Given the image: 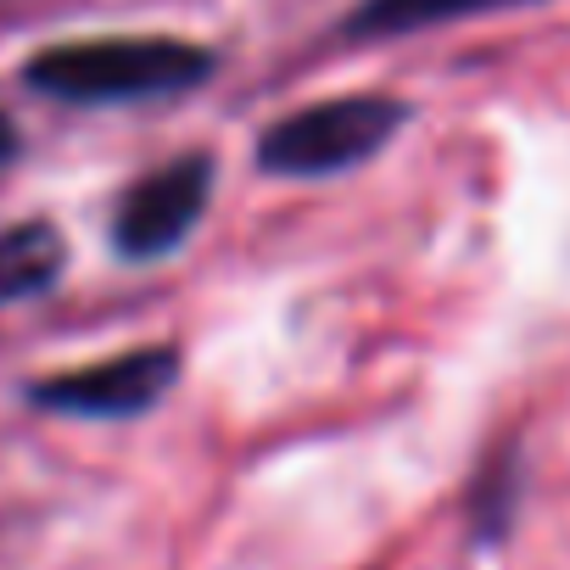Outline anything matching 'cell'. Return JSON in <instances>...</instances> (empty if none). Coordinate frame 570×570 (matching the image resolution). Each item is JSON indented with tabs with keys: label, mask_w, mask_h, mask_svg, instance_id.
<instances>
[{
	"label": "cell",
	"mask_w": 570,
	"mask_h": 570,
	"mask_svg": "<svg viewBox=\"0 0 570 570\" xmlns=\"http://www.w3.org/2000/svg\"><path fill=\"white\" fill-rule=\"evenodd\" d=\"M213 179H218V168L207 151H179V157L157 163L140 185H129L118 196L112 252L124 263H157V257L179 252L213 202Z\"/></svg>",
	"instance_id": "277c9868"
},
{
	"label": "cell",
	"mask_w": 570,
	"mask_h": 570,
	"mask_svg": "<svg viewBox=\"0 0 570 570\" xmlns=\"http://www.w3.org/2000/svg\"><path fill=\"white\" fill-rule=\"evenodd\" d=\"M520 492H525V464H520V442H498L475 481H470V537L475 548H498L509 531H514V514H520Z\"/></svg>",
	"instance_id": "52a82bcc"
},
{
	"label": "cell",
	"mask_w": 570,
	"mask_h": 570,
	"mask_svg": "<svg viewBox=\"0 0 570 570\" xmlns=\"http://www.w3.org/2000/svg\"><path fill=\"white\" fill-rule=\"evenodd\" d=\"M409 118H414V107L403 96L353 90V96L308 101L297 112L274 118L257 135L252 157L274 179H325V174H347V168H364L370 157H381L403 135Z\"/></svg>",
	"instance_id": "7a4b0ae2"
},
{
	"label": "cell",
	"mask_w": 570,
	"mask_h": 570,
	"mask_svg": "<svg viewBox=\"0 0 570 570\" xmlns=\"http://www.w3.org/2000/svg\"><path fill=\"white\" fill-rule=\"evenodd\" d=\"M18 151H23V140H18V124L0 112V174H7L12 163H18Z\"/></svg>",
	"instance_id": "ba28073f"
},
{
	"label": "cell",
	"mask_w": 570,
	"mask_h": 570,
	"mask_svg": "<svg viewBox=\"0 0 570 570\" xmlns=\"http://www.w3.org/2000/svg\"><path fill=\"white\" fill-rule=\"evenodd\" d=\"M218 57L196 40L174 35H96V40H62L23 62V85L46 101L68 107H129V101H163L185 96L202 79H213Z\"/></svg>",
	"instance_id": "6da1fadb"
},
{
	"label": "cell",
	"mask_w": 570,
	"mask_h": 570,
	"mask_svg": "<svg viewBox=\"0 0 570 570\" xmlns=\"http://www.w3.org/2000/svg\"><path fill=\"white\" fill-rule=\"evenodd\" d=\"M185 375V353L174 342L112 353L90 370H57L23 386L29 409L68 414V420H140L151 414Z\"/></svg>",
	"instance_id": "3957f363"
},
{
	"label": "cell",
	"mask_w": 570,
	"mask_h": 570,
	"mask_svg": "<svg viewBox=\"0 0 570 570\" xmlns=\"http://www.w3.org/2000/svg\"><path fill=\"white\" fill-rule=\"evenodd\" d=\"M520 7H537V0H358L342 18V40L347 46H381V40H403V35H420V29H448V23L520 12Z\"/></svg>",
	"instance_id": "5b68a950"
},
{
	"label": "cell",
	"mask_w": 570,
	"mask_h": 570,
	"mask_svg": "<svg viewBox=\"0 0 570 570\" xmlns=\"http://www.w3.org/2000/svg\"><path fill=\"white\" fill-rule=\"evenodd\" d=\"M68 268V235L51 218H18L0 229V308L35 303Z\"/></svg>",
	"instance_id": "8992f818"
}]
</instances>
